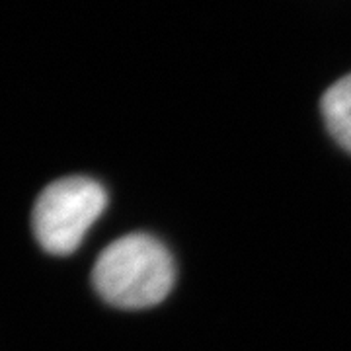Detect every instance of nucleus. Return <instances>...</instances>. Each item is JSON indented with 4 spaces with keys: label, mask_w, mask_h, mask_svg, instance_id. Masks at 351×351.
I'll return each instance as SVG.
<instances>
[{
    "label": "nucleus",
    "mask_w": 351,
    "mask_h": 351,
    "mask_svg": "<svg viewBox=\"0 0 351 351\" xmlns=\"http://www.w3.org/2000/svg\"><path fill=\"white\" fill-rule=\"evenodd\" d=\"M92 281L101 299L117 308H149L164 301L174 285V260L154 237L127 234L101 252Z\"/></svg>",
    "instance_id": "obj_1"
},
{
    "label": "nucleus",
    "mask_w": 351,
    "mask_h": 351,
    "mask_svg": "<svg viewBox=\"0 0 351 351\" xmlns=\"http://www.w3.org/2000/svg\"><path fill=\"white\" fill-rule=\"evenodd\" d=\"M108 205V193L92 178L71 176L49 184L34 205V232L41 248L69 256L82 244L90 226Z\"/></svg>",
    "instance_id": "obj_2"
},
{
    "label": "nucleus",
    "mask_w": 351,
    "mask_h": 351,
    "mask_svg": "<svg viewBox=\"0 0 351 351\" xmlns=\"http://www.w3.org/2000/svg\"><path fill=\"white\" fill-rule=\"evenodd\" d=\"M322 115L332 137L351 152V73L328 88L322 98Z\"/></svg>",
    "instance_id": "obj_3"
}]
</instances>
